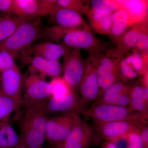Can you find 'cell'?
Wrapping results in <instances>:
<instances>
[{"instance_id":"cell-1","label":"cell","mask_w":148,"mask_h":148,"mask_svg":"<svg viewBox=\"0 0 148 148\" xmlns=\"http://www.w3.org/2000/svg\"><path fill=\"white\" fill-rule=\"evenodd\" d=\"M47 101L26 107L21 118L20 138L27 148H43L47 139Z\"/></svg>"},{"instance_id":"cell-2","label":"cell","mask_w":148,"mask_h":148,"mask_svg":"<svg viewBox=\"0 0 148 148\" xmlns=\"http://www.w3.org/2000/svg\"><path fill=\"white\" fill-rule=\"evenodd\" d=\"M44 30L41 27L39 19L33 22L26 21L18 28L6 39L0 43V51H5L14 58L28 55L34 43L43 36Z\"/></svg>"},{"instance_id":"cell-3","label":"cell","mask_w":148,"mask_h":148,"mask_svg":"<svg viewBox=\"0 0 148 148\" xmlns=\"http://www.w3.org/2000/svg\"><path fill=\"white\" fill-rule=\"evenodd\" d=\"M92 119L95 124L112 122L130 121L137 124L147 123L148 114L135 112L127 107L96 103L88 109L79 112Z\"/></svg>"},{"instance_id":"cell-4","label":"cell","mask_w":148,"mask_h":148,"mask_svg":"<svg viewBox=\"0 0 148 148\" xmlns=\"http://www.w3.org/2000/svg\"><path fill=\"white\" fill-rule=\"evenodd\" d=\"M81 119L77 112L63 113L48 119L46 139L52 146L61 143Z\"/></svg>"},{"instance_id":"cell-5","label":"cell","mask_w":148,"mask_h":148,"mask_svg":"<svg viewBox=\"0 0 148 148\" xmlns=\"http://www.w3.org/2000/svg\"><path fill=\"white\" fill-rule=\"evenodd\" d=\"M90 61L96 69L99 88V100L104 90L115 83L120 80L119 64L120 59L115 60L110 56L99 55L94 53Z\"/></svg>"},{"instance_id":"cell-6","label":"cell","mask_w":148,"mask_h":148,"mask_svg":"<svg viewBox=\"0 0 148 148\" xmlns=\"http://www.w3.org/2000/svg\"><path fill=\"white\" fill-rule=\"evenodd\" d=\"M61 37L64 45L72 49H85L91 54L99 53L106 48L105 45L93 35L90 29L66 30Z\"/></svg>"},{"instance_id":"cell-7","label":"cell","mask_w":148,"mask_h":148,"mask_svg":"<svg viewBox=\"0 0 148 148\" xmlns=\"http://www.w3.org/2000/svg\"><path fill=\"white\" fill-rule=\"evenodd\" d=\"M101 138L95 127L81 119L67 138L52 148H88Z\"/></svg>"},{"instance_id":"cell-8","label":"cell","mask_w":148,"mask_h":148,"mask_svg":"<svg viewBox=\"0 0 148 148\" xmlns=\"http://www.w3.org/2000/svg\"><path fill=\"white\" fill-rule=\"evenodd\" d=\"M24 94L22 104L25 108L47 101L51 97L49 83L38 74L30 73L23 79Z\"/></svg>"},{"instance_id":"cell-9","label":"cell","mask_w":148,"mask_h":148,"mask_svg":"<svg viewBox=\"0 0 148 148\" xmlns=\"http://www.w3.org/2000/svg\"><path fill=\"white\" fill-rule=\"evenodd\" d=\"M80 50L71 49L63 56L61 66L63 78L74 90L79 87L86 66L81 55Z\"/></svg>"},{"instance_id":"cell-10","label":"cell","mask_w":148,"mask_h":148,"mask_svg":"<svg viewBox=\"0 0 148 148\" xmlns=\"http://www.w3.org/2000/svg\"><path fill=\"white\" fill-rule=\"evenodd\" d=\"M79 87L82 110L84 108V106L98 100L99 96L98 76L96 68L92 62H88L86 64L84 75Z\"/></svg>"},{"instance_id":"cell-11","label":"cell","mask_w":148,"mask_h":148,"mask_svg":"<svg viewBox=\"0 0 148 148\" xmlns=\"http://www.w3.org/2000/svg\"><path fill=\"white\" fill-rule=\"evenodd\" d=\"M23 82V77L18 67L1 72L0 92L22 103Z\"/></svg>"},{"instance_id":"cell-12","label":"cell","mask_w":148,"mask_h":148,"mask_svg":"<svg viewBox=\"0 0 148 148\" xmlns=\"http://www.w3.org/2000/svg\"><path fill=\"white\" fill-rule=\"evenodd\" d=\"M141 125L130 121H115L95 124V128L101 138L111 142L133 131L140 130Z\"/></svg>"},{"instance_id":"cell-13","label":"cell","mask_w":148,"mask_h":148,"mask_svg":"<svg viewBox=\"0 0 148 148\" xmlns=\"http://www.w3.org/2000/svg\"><path fill=\"white\" fill-rule=\"evenodd\" d=\"M50 15L57 26L66 30L82 28L90 29L84 20L81 14L74 11L58 7Z\"/></svg>"},{"instance_id":"cell-14","label":"cell","mask_w":148,"mask_h":148,"mask_svg":"<svg viewBox=\"0 0 148 148\" xmlns=\"http://www.w3.org/2000/svg\"><path fill=\"white\" fill-rule=\"evenodd\" d=\"M48 114L63 113L71 112L79 113L82 110L80 98L75 92L72 91L69 95L61 99L50 97L47 102Z\"/></svg>"},{"instance_id":"cell-15","label":"cell","mask_w":148,"mask_h":148,"mask_svg":"<svg viewBox=\"0 0 148 148\" xmlns=\"http://www.w3.org/2000/svg\"><path fill=\"white\" fill-rule=\"evenodd\" d=\"M71 49L64 45L47 42L32 46L28 55L32 53L46 60L58 61Z\"/></svg>"},{"instance_id":"cell-16","label":"cell","mask_w":148,"mask_h":148,"mask_svg":"<svg viewBox=\"0 0 148 148\" xmlns=\"http://www.w3.org/2000/svg\"><path fill=\"white\" fill-rule=\"evenodd\" d=\"M12 14L27 20L44 16L40 0H14Z\"/></svg>"},{"instance_id":"cell-17","label":"cell","mask_w":148,"mask_h":148,"mask_svg":"<svg viewBox=\"0 0 148 148\" xmlns=\"http://www.w3.org/2000/svg\"><path fill=\"white\" fill-rule=\"evenodd\" d=\"M120 9L127 12L132 25L147 19L148 1L142 0L117 1Z\"/></svg>"},{"instance_id":"cell-18","label":"cell","mask_w":148,"mask_h":148,"mask_svg":"<svg viewBox=\"0 0 148 148\" xmlns=\"http://www.w3.org/2000/svg\"><path fill=\"white\" fill-rule=\"evenodd\" d=\"M132 26L126 11L123 9L116 11L112 14V25L108 36L117 42L124 34L127 28Z\"/></svg>"},{"instance_id":"cell-19","label":"cell","mask_w":148,"mask_h":148,"mask_svg":"<svg viewBox=\"0 0 148 148\" xmlns=\"http://www.w3.org/2000/svg\"><path fill=\"white\" fill-rule=\"evenodd\" d=\"M148 88L137 85L131 88L129 107L132 110L148 114Z\"/></svg>"},{"instance_id":"cell-20","label":"cell","mask_w":148,"mask_h":148,"mask_svg":"<svg viewBox=\"0 0 148 148\" xmlns=\"http://www.w3.org/2000/svg\"><path fill=\"white\" fill-rule=\"evenodd\" d=\"M112 14H101L90 9L86 16L90 28L95 33L108 35L112 27Z\"/></svg>"},{"instance_id":"cell-21","label":"cell","mask_w":148,"mask_h":148,"mask_svg":"<svg viewBox=\"0 0 148 148\" xmlns=\"http://www.w3.org/2000/svg\"><path fill=\"white\" fill-rule=\"evenodd\" d=\"M10 117L3 120L0 127V148H14L21 142L20 136L11 124Z\"/></svg>"},{"instance_id":"cell-22","label":"cell","mask_w":148,"mask_h":148,"mask_svg":"<svg viewBox=\"0 0 148 148\" xmlns=\"http://www.w3.org/2000/svg\"><path fill=\"white\" fill-rule=\"evenodd\" d=\"M141 22L134 24L129 31L125 33L117 42L119 43L118 57L122 58L123 54L131 48L136 47L140 33Z\"/></svg>"},{"instance_id":"cell-23","label":"cell","mask_w":148,"mask_h":148,"mask_svg":"<svg viewBox=\"0 0 148 148\" xmlns=\"http://www.w3.org/2000/svg\"><path fill=\"white\" fill-rule=\"evenodd\" d=\"M27 20L14 15H0V43L6 39L18 26Z\"/></svg>"},{"instance_id":"cell-24","label":"cell","mask_w":148,"mask_h":148,"mask_svg":"<svg viewBox=\"0 0 148 148\" xmlns=\"http://www.w3.org/2000/svg\"><path fill=\"white\" fill-rule=\"evenodd\" d=\"M128 87L123 82L119 81L104 90L97 103L113 105L117 98Z\"/></svg>"},{"instance_id":"cell-25","label":"cell","mask_w":148,"mask_h":148,"mask_svg":"<svg viewBox=\"0 0 148 148\" xmlns=\"http://www.w3.org/2000/svg\"><path fill=\"white\" fill-rule=\"evenodd\" d=\"M49 83L51 88V97L56 99H63L74 90L66 82L63 77L53 78Z\"/></svg>"},{"instance_id":"cell-26","label":"cell","mask_w":148,"mask_h":148,"mask_svg":"<svg viewBox=\"0 0 148 148\" xmlns=\"http://www.w3.org/2000/svg\"><path fill=\"white\" fill-rule=\"evenodd\" d=\"M90 9L97 13L108 14L120 9L116 0H92Z\"/></svg>"},{"instance_id":"cell-27","label":"cell","mask_w":148,"mask_h":148,"mask_svg":"<svg viewBox=\"0 0 148 148\" xmlns=\"http://www.w3.org/2000/svg\"><path fill=\"white\" fill-rule=\"evenodd\" d=\"M147 54L143 55L140 53V51L137 49L125 59L127 64L132 67L138 75H143L147 71Z\"/></svg>"},{"instance_id":"cell-28","label":"cell","mask_w":148,"mask_h":148,"mask_svg":"<svg viewBox=\"0 0 148 148\" xmlns=\"http://www.w3.org/2000/svg\"><path fill=\"white\" fill-rule=\"evenodd\" d=\"M79 0H57L56 4L58 7L74 11L79 14L86 15L90 10L89 1Z\"/></svg>"},{"instance_id":"cell-29","label":"cell","mask_w":148,"mask_h":148,"mask_svg":"<svg viewBox=\"0 0 148 148\" xmlns=\"http://www.w3.org/2000/svg\"><path fill=\"white\" fill-rule=\"evenodd\" d=\"M22 103L0 92V112L6 116L17 110Z\"/></svg>"},{"instance_id":"cell-30","label":"cell","mask_w":148,"mask_h":148,"mask_svg":"<svg viewBox=\"0 0 148 148\" xmlns=\"http://www.w3.org/2000/svg\"><path fill=\"white\" fill-rule=\"evenodd\" d=\"M119 77L123 81L135 78L138 74L129 64H127L125 58H120L119 64Z\"/></svg>"},{"instance_id":"cell-31","label":"cell","mask_w":148,"mask_h":148,"mask_svg":"<svg viewBox=\"0 0 148 148\" xmlns=\"http://www.w3.org/2000/svg\"><path fill=\"white\" fill-rule=\"evenodd\" d=\"M147 19L141 21L139 38L135 47L138 50L142 51H146L148 49V34Z\"/></svg>"},{"instance_id":"cell-32","label":"cell","mask_w":148,"mask_h":148,"mask_svg":"<svg viewBox=\"0 0 148 148\" xmlns=\"http://www.w3.org/2000/svg\"><path fill=\"white\" fill-rule=\"evenodd\" d=\"M18 68L14 58L5 51H0V73Z\"/></svg>"},{"instance_id":"cell-33","label":"cell","mask_w":148,"mask_h":148,"mask_svg":"<svg viewBox=\"0 0 148 148\" xmlns=\"http://www.w3.org/2000/svg\"><path fill=\"white\" fill-rule=\"evenodd\" d=\"M127 137L129 141L128 148H143L140 130L130 132L128 134Z\"/></svg>"},{"instance_id":"cell-34","label":"cell","mask_w":148,"mask_h":148,"mask_svg":"<svg viewBox=\"0 0 148 148\" xmlns=\"http://www.w3.org/2000/svg\"><path fill=\"white\" fill-rule=\"evenodd\" d=\"M14 0H0V11L4 14L11 15Z\"/></svg>"},{"instance_id":"cell-35","label":"cell","mask_w":148,"mask_h":148,"mask_svg":"<svg viewBox=\"0 0 148 148\" xmlns=\"http://www.w3.org/2000/svg\"><path fill=\"white\" fill-rule=\"evenodd\" d=\"M140 134L143 148H148V127L147 123L140 126Z\"/></svg>"},{"instance_id":"cell-36","label":"cell","mask_w":148,"mask_h":148,"mask_svg":"<svg viewBox=\"0 0 148 148\" xmlns=\"http://www.w3.org/2000/svg\"><path fill=\"white\" fill-rule=\"evenodd\" d=\"M102 148H118L112 142L106 141L102 145Z\"/></svg>"},{"instance_id":"cell-37","label":"cell","mask_w":148,"mask_h":148,"mask_svg":"<svg viewBox=\"0 0 148 148\" xmlns=\"http://www.w3.org/2000/svg\"><path fill=\"white\" fill-rule=\"evenodd\" d=\"M14 148H27V147L25 145L24 143H22V141H21V140L20 143Z\"/></svg>"},{"instance_id":"cell-38","label":"cell","mask_w":148,"mask_h":148,"mask_svg":"<svg viewBox=\"0 0 148 148\" xmlns=\"http://www.w3.org/2000/svg\"><path fill=\"white\" fill-rule=\"evenodd\" d=\"M3 120H2L1 121H0V127H1V125L2 124Z\"/></svg>"}]
</instances>
